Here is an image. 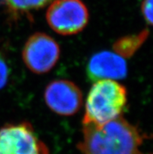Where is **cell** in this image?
I'll use <instances>...</instances> for the list:
<instances>
[{
	"label": "cell",
	"mask_w": 153,
	"mask_h": 154,
	"mask_svg": "<svg viewBox=\"0 0 153 154\" xmlns=\"http://www.w3.org/2000/svg\"><path fill=\"white\" fill-rule=\"evenodd\" d=\"M152 1L143 0L142 3V15L148 25H151L152 23Z\"/></svg>",
	"instance_id": "cell-11"
},
{
	"label": "cell",
	"mask_w": 153,
	"mask_h": 154,
	"mask_svg": "<svg viewBox=\"0 0 153 154\" xmlns=\"http://www.w3.org/2000/svg\"><path fill=\"white\" fill-rule=\"evenodd\" d=\"M91 81L118 80L127 76V66L124 57L116 53L102 51L91 57L86 68Z\"/></svg>",
	"instance_id": "cell-7"
},
{
	"label": "cell",
	"mask_w": 153,
	"mask_h": 154,
	"mask_svg": "<svg viewBox=\"0 0 153 154\" xmlns=\"http://www.w3.org/2000/svg\"><path fill=\"white\" fill-rule=\"evenodd\" d=\"M82 154H144L145 135L121 116L103 125H83Z\"/></svg>",
	"instance_id": "cell-1"
},
{
	"label": "cell",
	"mask_w": 153,
	"mask_h": 154,
	"mask_svg": "<svg viewBox=\"0 0 153 154\" xmlns=\"http://www.w3.org/2000/svg\"><path fill=\"white\" fill-rule=\"evenodd\" d=\"M44 96L47 106L60 115H73L79 110L82 104L80 88L67 80H56L49 83Z\"/></svg>",
	"instance_id": "cell-6"
},
{
	"label": "cell",
	"mask_w": 153,
	"mask_h": 154,
	"mask_svg": "<svg viewBox=\"0 0 153 154\" xmlns=\"http://www.w3.org/2000/svg\"><path fill=\"white\" fill-rule=\"evenodd\" d=\"M10 76V67L5 58L0 54V89L3 88L7 84Z\"/></svg>",
	"instance_id": "cell-10"
},
{
	"label": "cell",
	"mask_w": 153,
	"mask_h": 154,
	"mask_svg": "<svg viewBox=\"0 0 153 154\" xmlns=\"http://www.w3.org/2000/svg\"><path fill=\"white\" fill-rule=\"evenodd\" d=\"M58 43L44 33L31 35L23 46L22 57L27 67L35 74L49 72L60 58Z\"/></svg>",
	"instance_id": "cell-5"
},
{
	"label": "cell",
	"mask_w": 153,
	"mask_h": 154,
	"mask_svg": "<svg viewBox=\"0 0 153 154\" xmlns=\"http://www.w3.org/2000/svg\"><path fill=\"white\" fill-rule=\"evenodd\" d=\"M0 154H49L29 123L9 124L0 128Z\"/></svg>",
	"instance_id": "cell-4"
},
{
	"label": "cell",
	"mask_w": 153,
	"mask_h": 154,
	"mask_svg": "<svg viewBox=\"0 0 153 154\" xmlns=\"http://www.w3.org/2000/svg\"><path fill=\"white\" fill-rule=\"evenodd\" d=\"M148 35V30H144L138 35H130L120 38L113 45L116 53L122 57H130L134 54L143 42L145 41Z\"/></svg>",
	"instance_id": "cell-8"
},
{
	"label": "cell",
	"mask_w": 153,
	"mask_h": 154,
	"mask_svg": "<svg viewBox=\"0 0 153 154\" xmlns=\"http://www.w3.org/2000/svg\"><path fill=\"white\" fill-rule=\"evenodd\" d=\"M127 102L126 88L112 80L95 82L87 95L83 125H103L120 117Z\"/></svg>",
	"instance_id": "cell-2"
},
{
	"label": "cell",
	"mask_w": 153,
	"mask_h": 154,
	"mask_svg": "<svg viewBox=\"0 0 153 154\" xmlns=\"http://www.w3.org/2000/svg\"><path fill=\"white\" fill-rule=\"evenodd\" d=\"M88 18V10L81 0H54L46 13L49 25L62 35L79 33L87 25Z\"/></svg>",
	"instance_id": "cell-3"
},
{
	"label": "cell",
	"mask_w": 153,
	"mask_h": 154,
	"mask_svg": "<svg viewBox=\"0 0 153 154\" xmlns=\"http://www.w3.org/2000/svg\"><path fill=\"white\" fill-rule=\"evenodd\" d=\"M53 1L54 0H5L8 10L14 16L38 10Z\"/></svg>",
	"instance_id": "cell-9"
}]
</instances>
